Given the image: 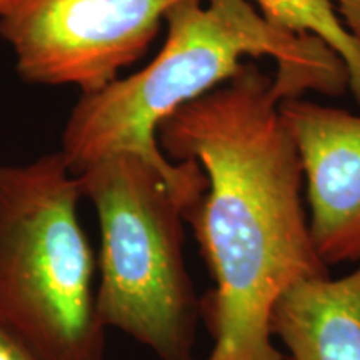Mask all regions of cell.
I'll use <instances>...</instances> for the list:
<instances>
[{"mask_svg": "<svg viewBox=\"0 0 360 360\" xmlns=\"http://www.w3.org/2000/svg\"><path fill=\"white\" fill-rule=\"evenodd\" d=\"M278 112L299 152L309 229L327 265L360 264V114L299 97Z\"/></svg>", "mask_w": 360, "mask_h": 360, "instance_id": "cell-6", "label": "cell"}, {"mask_svg": "<svg viewBox=\"0 0 360 360\" xmlns=\"http://www.w3.org/2000/svg\"><path fill=\"white\" fill-rule=\"evenodd\" d=\"M262 15L277 29L295 35H314L342 58L349 89L360 105V45L350 37L334 12L332 0H257Z\"/></svg>", "mask_w": 360, "mask_h": 360, "instance_id": "cell-8", "label": "cell"}, {"mask_svg": "<svg viewBox=\"0 0 360 360\" xmlns=\"http://www.w3.org/2000/svg\"><path fill=\"white\" fill-rule=\"evenodd\" d=\"M0 360H47L24 339L0 323Z\"/></svg>", "mask_w": 360, "mask_h": 360, "instance_id": "cell-9", "label": "cell"}, {"mask_svg": "<svg viewBox=\"0 0 360 360\" xmlns=\"http://www.w3.org/2000/svg\"><path fill=\"white\" fill-rule=\"evenodd\" d=\"M82 199L58 150L0 165V323L47 360H105Z\"/></svg>", "mask_w": 360, "mask_h": 360, "instance_id": "cell-4", "label": "cell"}, {"mask_svg": "<svg viewBox=\"0 0 360 360\" xmlns=\"http://www.w3.org/2000/svg\"><path fill=\"white\" fill-rule=\"evenodd\" d=\"M282 101L270 75L242 64L157 129L167 159L197 162L207 177L205 193L184 214L214 281L200 302L212 337L205 360H289L270 332L272 310L295 283L328 277L310 237Z\"/></svg>", "mask_w": 360, "mask_h": 360, "instance_id": "cell-1", "label": "cell"}, {"mask_svg": "<svg viewBox=\"0 0 360 360\" xmlns=\"http://www.w3.org/2000/svg\"><path fill=\"white\" fill-rule=\"evenodd\" d=\"M187 0H20L0 15V39L27 84L97 92L141 60L167 13Z\"/></svg>", "mask_w": 360, "mask_h": 360, "instance_id": "cell-5", "label": "cell"}, {"mask_svg": "<svg viewBox=\"0 0 360 360\" xmlns=\"http://www.w3.org/2000/svg\"><path fill=\"white\" fill-rule=\"evenodd\" d=\"M342 25L360 45V0H339Z\"/></svg>", "mask_w": 360, "mask_h": 360, "instance_id": "cell-10", "label": "cell"}, {"mask_svg": "<svg viewBox=\"0 0 360 360\" xmlns=\"http://www.w3.org/2000/svg\"><path fill=\"white\" fill-rule=\"evenodd\" d=\"M19 2L20 0H0V15H4L7 11H11V8Z\"/></svg>", "mask_w": 360, "mask_h": 360, "instance_id": "cell-11", "label": "cell"}, {"mask_svg": "<svg viewBox=\"0 0 360 360\" xmlns=\"http://www.w3.org/2000/svg\"><path fill=\"white\" fill-rule=\"evenodd\" d=\"M98 219L97 309L159 360H193L200 300L184 259V214L207 191L193 160L164 169L135 154L105 157L79 174Z\"/></svg>", "mask_w": 360, "mask_h": 360, "instance_id": "cell-3", "label": "cell"}, {"mask_svg": "<svg viewBox=\"0 0 360 360\" xmlns=\"http://www.w3.org/2000/svg\"><path fill=\"white\" fill-rule=\"evenodd\" d=\"M167 37L150 64L84 94L62 130L60 152L75 174L115 154H135L164 169L157 129L165 117L237 74L244 56L277 60L283 98L305 89L339 96L349 87L342 58L314 35L277 29L247 0H187L165 17Z\"/></svg>", "mask_w": 360, "mask_h": 360, "instance_id": "cell-2", "label": "cell"}, {"mask_svg": "<svg viewBox=\"0 0 360 360\" xmlns=\"http://www.w3.org/2000/svg\"><path fill=\"white\" fill-rule=\"evenodd\" d=\"M270 332L289 360H360V264L340 278H312L283 294Z\"/></svg>", "mask_w": 360, "mask_h": 360, "instance_id": "cell-7", "label": "cell"}]
</instances>
